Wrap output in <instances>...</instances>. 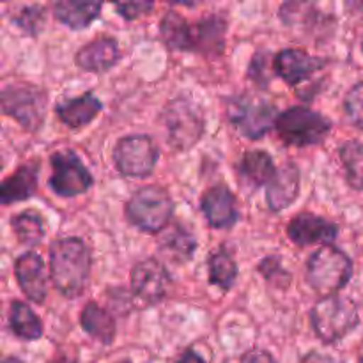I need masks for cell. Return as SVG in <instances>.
Returning <instances> with one entry per match:
<instances>
[{"label": "cell", "mask_w": 363, "mask_h": 363, "mask_svg": "<svg viewBox=\"0 0 363 363\" xmlns=\"http://www.w3.org/2000/svg\"><path fill=\"white\" fill-rule=\"evenodd\" d=\"M91 273V252L80 238H60L50 245V279L66 298L80 296Z\"/></svg>", "instance_id": "1"}, {"label": "cell", "mask_w": 363, "mask_h": 363, "mask_svg": "<svg viewBox=\"0 0 363 363\" xmlns=\"http://www.w3.org/2000/svg\"><path fill=\"white\" fill-rule=\"evenodd\" d=\"M311 321L318 339L325 344H335L350 335L360 323L358 308L350 298L325 296L312 307Z\"/></svg>", "instance_id": "2"}, {"label": "cell", "mask_w": 363, "mask_h": 363, "mask_svg": "<svg viewBox=\"0 0 363 363\" xmlns=\"http://www.w3.org/2000/svg\"><path fill=\"white\" fill-rule=\"evenodd\" d=\"M353 277V262L340 248L323 245L307 261V282L315 293L333 296Z\"/></svg>", "instance_id": "3"}, {"label": "cell", "mask_w": 363, "mask_h": 363, "mask_svg": "<svg viewBox=\"0 0 363 363\" xmlns=\"http://www.w3.org/2000/svg\"><path fill=\"white\" fill-rule=\"evenodd\" d=\"M126 218L142 233L156 234L167 229L174 213V201L162 186L138 188L126 202Z\"/></svg>", "instance_id": "4"}, {"label": "cell", "mask_w": 363, "mask_h": 363, "mask_svg": "<svg viewBox=\"0 0 363 363\" xmlns=\"http://www.w3.org/2000/svg\"><path fill=\"white\" fill-rule=\"evenodd\" d=\"M169 144L177 151H188L204 135L206 121L202 108L190 98H176L162 112Z\"/></svg>", "instance_id": "5"}, {"label": "cell", "mask_w": 363, "mask_h": 363, "mask_svg": "<svg viewBox=\"0 0 363 363\" xmlns=\"http://www.w3.org/2000/svg\"><path fill=\"white\" fill-rule=\"evenodd\" d=\"M275 130L284 144L305 147L325 140L332 131V121L307 106H291L280 113Z\"/></svg>", "instance_id": "6"}, {"label": "cell", "mask_w": 363, "mask_h": 363, "mask_svg": "<svg viewBox=\"0 0 363 363\" xmlns=\"http://www.w3.org/2000/svg\"><path fill=\"white\" fill-rule=\"evenodd\" d=\"M2 112L13 117L25 130L38 131L45 123L46 92L32 84H11L2 89Z\"/></svg>", "instance_id": "7"}, {"label": "cell", "mask_w": 363, "mask_h": 363, "mask_svg": "<svg viewBox=\"0 0 363 363\" xmlns=\"http://www.w3.org/2000/svg\"><path fill=\"white\" fill-rule=\"evenodd\" d=\"M113 163L123 176L147 177L158 163L160 151L149 135H126L112 151Z\"/></svg>", "instance_id": "8"}, {"label": "cell", "mask_w": 363, "mask_h": 363, "mask_svg": "<svg viewBox=\"0 0 363 363\" xmlns=\"http://www.w3.org/2000/svg\"><path fill=\"white\" fill-rule=\"evenodd\" d=\"M279 110L273 103L264 99L243 96L233 99L227 106V117L247 138H261L272 130L279 119Z\"/></svg>", "instance_id": "9"}, {"label": "cell", "mask_w": 363, "mask_h": 363, "mask_svg": "<svg viewBox=\"0 0 363 363\" xmlns=\"http://www.w3.org/2000/svg\"><path fill=\"white\" fill-rule=\"evenodd\" d=\"M50 165H52V174L48 179L50 188L59 197H77L92 186L91 172L74 151L64 149L53 152Z\"/></svg>", "instance_id": "10"}, {"label": "cell", "mask_w": 363, "mask_h": 363, "mask_svg": "<svg viewBox=\"0 0 363 363\" xmlns=\"http://www.w3.org/2000/svg\"><path fill=\"white\" fill-rule=\"evenodd\" d=\"M130 280L135 296L147 305L160 303L167 296V291L172 282L163 262L155 257L137 262L131 269Z\"/></svg>", "instance_id": "11"}, {"label": "cell", "mask_w": 363, "mask_h": 363, "mask_svg": "<svg viewBox=\"0 0 363 363\" xmlns=\"http://www.w3.org/2000/svg\"><path fill=\"white\" fill-rule=\"evenodd\" d=\"M325 60L311 55L301 48H284L273 59L275 73L289 85H298L325 67Z\"/></svg>", "instance_id": "12"}, {"label": "cell", "mask_w": 363, "mask_h": 363, "mask_svg": "<svg viewBox=\"0 0 363 363\" xmlns=\"http://www.w3.org/2000/svg\"><path fill=\"white\" fill-rule=\"evenodd\" d=\"M335 223L328 222L323 216L314 215V213H300L294 216L287 225V236L293 243L307 247V245L325 243L330 245L337 238Z\"/></svg>", "instance_id": "13"}, {"label": "cell", "mask_w": 363, "mask_h": 363, "mask_svg": "<svg viewBox=\"0 0 363 363\" xmlns=\"http://www.w3.org/2000/svg\"><path fill=\"white\" fill-rule=\"evenodd\" d=\"M201 209L206 220L215 229H229L238 222L236 197L223 184L211 186L202 194Z\"/></svg>", "instance_id": "14"}, {"label": "cell", "mask_w": 363, "mask_h": 363, "mask_svg": "<svg viewBox=\"0 0 363 363\" xmlns=\"http://www.w3.org/2000/svg\"><path fill=\"white\" fill-rule=\"evenodd\" d=\"M14 277L21 293L34 303H43L46 298L45 262L35 252H25L14 261Z\"/></svg>", "instance_id": "15"}, {"label": "cell", "mask_w": 363, "mask_h": 363, "mask_svg": "<svg viewBox=\"0 0 363 363\" xmlns=\"http://www.w3.org/2000/svg\"><path fill=\"white\" fill-rule=\"evenodd\" d=\"M121 60V48L113 38L92 39L85 46H82L74 55V62L80 69L89 71V73H106L112 69Z\"/></svg>", "instance_id": "16"}, {"label": "cell", "mask_w": 363, "mask_h": 363, "mask_svg": "<svg viewBox=\"0 0 363 363\" xmlns=\"http://www.w3.org/2000/svg\"><path fill=\"white\" fill-rule=\"evenodd\" d=\"M300 195V169L293 162L284 163L266 186V202L273 213L289 208Z\"/></svg>", "instance_id": "17"}, {"label": "cell", "mask_w": 363, "mask_h": 363, "mask_svg": "<svg viewBox=\"0 0 363 363\" xmlns=\"http://www.w3.org/2000/svg\"><path fill=\"white\" fill-rule=\"evenodd\" d=\"M101 108L103 103L96 98L94 92H84L80 96L57 103L55 113L66 126L80 130V128L91 124L101 112Z\"/></svg>", "instance_id": "18"}, {"label": "cell", "mask_w": 363, "mask_h": 363, "mask_svg": "<svg viewBox=\"0 0 363 363\" xmlns=\"http://www.w3.org/2000/svg\"><path fill=\"white\" fill-rule=\"evenodd\" d=\"M275 174V162L268 152L261 151V149H252V151L245 152L240 167H238L241 184L250 190H257L264 184L268 186Z\"/></svg>", "instance_id": "19"}, {"label": "cell", "mask_w": 363, "mask_h": 363, "mask_svg": "<svg viewBox=\"0 0 363 363\" xmlns=\"http://www.w3.org/2000/svg\"><path fill=\"white\" fill-rule=\"evenodd\" d=\"M101 2H82V0H60L53 6V16L57 21L71 30H82L91 25L101 13Z\"/></svg>", "instance_id": "20"}, {"label": "cell", "mask_w": 363, "mask_h": 363, "mask_svg": "<svg viewBox=\"0 0 363 363\" xmlns=\"http://www.w3.org/2000/svg\"><path fill=\"white\" fill-rule=\"evenodd\" d=\"M160 34L170 50H179V52L195 50L194 28L176 11H169L163 14L162 21H160Z\"/></svg>", "instance_id": "21"}, {"label": "cell", "mask_w": 363, "mask_h": 363, "mask_svg": "<svg viewBox=\"0 0 363 363\" xmlns=\"http://www.w3.org/2000/svg\"><path fill=\"white\" fill-rule=\"evenodd\" d=\"M80 325L87 335L101 344H112L116 339V321L112 314L99 307L96 301H89L80 314Z\"/></svg>", "instance_id": "22"}, {"label": "cell", "mask_w": 363, "mask_h": 363, "mask_svg": "<svg viewBox=\"0 0 363 363\" xmlns=\"http://www.w3.org/2000/svg\"><path fill=\"white\" fill-rule=\"evenodd\" d=\"M38 188V172L34 167L23 165L2 181L0 186V199L2 204H13V202L27 201L35 194Z\"/></svg>", "instance_id": "23"}, {"label": "cell", "mask_w": 363, "mask_h": 363, "mask_svg": "<svg viewBox=\"0 0 363 363\" xmlns=\"http://www.w3.org/2000/svg\"><path fill=\"white\" fill-rule=\"evenodd\" d=\"M9 328L21 340H38L43 335L41 319L27 303L20 300L11 301Z\"/></svg>", "instance_id": "24"}, {"label": "cell", "mask_w": 363, "mask_h": 363, "mask_svg": "<svg viewBox=\"0 0 363 363\" xmlns=\"http://www.w3.org/2000/svg\"><path fill=\"white\" fill-rule=\"evenodd\" d=\"M160 245H162V250L177 262L190 261L194 257L195 248H197V241H195L194 234L186 227L179 225V223L165 230Z\"/></svg>", "instance_id": "25"}, {"label": "cell", "mask_w": 363, "mask_h": 363, "mask_svg": "<svg viewBox=\"0 0 363 363\" xmlns=\"http://www.w3.org/2000/svg\"><path fill=\"white\" fill-rule=\"evenodd\" d=\"M225 20L216 14L206 16L204 20L199 21L197 27L194 28L195 50L201 52L215 53L223 48V35H225Z\"/></svg>", "instance_id": "26"}, {"label": "cell", "mask_w": 363, "mask_h": 363, "mask_svg": "<svg viewBox=\"0 0 363 363\" xmlns=\"http://www.w3.org/2000/svg\"><path fill=\"white\" fill-rule=\"evenodd\" d=\"M208 272L209 282L222 291H229L238 279V264L225 248L211 252L208 259Z\"/></svg>", "instance_id": "27"}, {"label": "cell", "mask_w": 363, "mask_h": 363, "mask_svg": "<svg viewBox=\"0 0 363 363\" xmlns=\"http://www.w3.org/2000/svg\"><path fill=\"white\" fill-rule=\"evenodd\" d=\"M11 227H13L16 240L28 247H35L41 243L46 234L45 222H43L41 215L35 211H21L14 215L11 218Z\"/></svg>", "instance_id": "28"}, {"label": "cell", "mask_w": 363, "mask_h": 363, "mask_svg": "<svg viewBox=\"0 0 363 363\" xmlns=\"http://www.w3.org/2000/svg\"><path fill=\"white\" fill-rule=\"evenodd\" d=\"M340 162L346 170V179L351 188L363 191V144L360 140H347L339 149Z\"/></svg>", "instance_id": "29"}, {"label": "cell", "mask_w": 363, "mask_h": 363, "mask_svg": "<svg viewBox=\"0 0 363 363\" xmlns=\"http://www.w3.org/2000/svg\"><path fill=\"white\" fill-rule=\"evenodd\" d=\"M45 14L46 11L43 6H23L13 16V23H16L25 34L35 35L45 23Z\"/></svg>", "instance_id": "30"}, {"label": "cell", "mask_w": 363, "mask_h": 363, "mask_svg": "<svg viewBox=\"0 0 363 363\" xmlns=\"http://www.w3.org/2000/svg\"><path fill=\"white\" fill-rule=\"evenodd\" d=\"M344 110L351 124L363 130V82L353 85L344 98Z\"/></svg>", "instance_id": "31"}, {"label": "cell", "mask_w": 363, "mask_h": 363, "mask_svg": "<svg viewBox=\"0 0 363 363\" xmlns=\"http://www.w3.org/2000/svg\"><path fill=\"white\" fill-rule=\"evenodd\" d=\"M257 269L268 282L277 284V286H287L291 280V275L282 268V262L275 255H269V257L262 259L259 262Z\"/></svg>", "instance_id": "32"}, {"label": "cell", "mask_w": 363, "mask_h": 363, "mask_svg": "<svg viewBox=\"0 0 363 363\" xmlns=\"http://www.w3.org/2000/svg\"><path fill=\"white\" fill-rule=\"evenodd\" d=\"M116 11L117 14L124 18V20L131 21V20H137L140 18L142 14L149 13V11L155 7L152 2H124V4H116Z\"/></svg>", "instance_id": "33"}, {"label": "cell", "mask_w": 363, "mask_h": 363, "mask_svg": "<svg viewBox=\"0 0 363 363\" xmlns=\"http://www.w3.org/2000/svg\"><path fill=\"white\" fill-rule=\"evenodd\" d=\"M240 363H277V360L268 353V351L252 350L243 354V358H241Z\"/></svg>", "instance_id": "34"}, {"label": "cell", "mask_w": 363, "mask_h": 363, "mask_svg": "<svg viewBox=\"0 0 363 363\" xmlns=\"http://www.w3.org/2000/svg\"><path fill=\"white\" fill-rule=\"evenodd\" d=\"M176 363H209V362H206L204 358H202L199 353H195L194 350H186L179 354V358H177Z\"/></svg>", "instance_id": "35"}, {"label": "cell", "mask_w": 363, "mask_h": 363, "mask_svg": "<svg viewBox=\"0 0 363 363\" xmlns=\"http://www.w3.org/2000/svg\"><path fill=\"white\" fill-rule=\"evenodd\" d=\"M2 363H25V362L18 357H6L2 360Z\"/></svg>", "instance_id": "36"}, {"label": "cell", "mask_w": 363, "mask_h": 363, "mask_svg": "<svg viewBox=\"0 0 363 363\" xmlns=\"http://www.w3.org/2000/svg\"><path fill=\"white\" fill-rule=\"evenodd\" d=\"M53 363H77L74 360H71V358H66V357H59L53 360Z\"/></svg>", "instance_id": "37"}, {"label": "cell", "mask_w": 363, "mask_h": 363, "mask_svg": "<svg viewBox=\"0 0 363 363\" xmlns=\"http://www.w3.org/2000/svg\"><path fill=\"white\" fill-rule=\"evenodd\" d=\"M358 363H363V351H362V354H360V360H358Z\"/></svg>", "instance_id": "38"}, {"label": "cell", "mask_w": 363, "mask_h": 363, "mask_svg": "<svg viewBox=\"0 0 363 363\" xmlns=\"http://www.w3.org/2000/svg\"><path fill=\"white\" fill-rule=\"evenodd\" d=\"M121 363H131V362H121Z\"/></svg>", "instance_id": "39"}, {"label": "cell", "mask_w": 363, "mask_h": 363, "mask_svg": "<svg viewBox=\"0 0 363 363\" xmlns=\"http://www.w3.org/2000/svg\"><path fill=\"white\" fill-rule=\"evenodd\" d=\"M362 50H363V43H362Z\"/></svg>", "instance_id": "40"}]
</instances>
